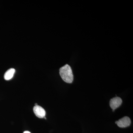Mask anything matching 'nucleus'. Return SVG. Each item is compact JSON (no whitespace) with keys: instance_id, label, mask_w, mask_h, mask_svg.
<instances>
[{"instance_id":"nucleus-1","label":"nucleus","mask_w":133,"mask_h":133,"mask_svg":"<svg viewBox=\"0 0 133 133\" xmlns=\"http://www.w3.org/2000/svg\"><path fill=\"white\" fill-rule=\"evenodd\" d=\"M59 74L63 80L68 83H71L73 81V74L71 66L66 64L59 69Z\"/></svg>"},{"instance_id":"nucleus-2","label":"nucleus","mask_w":133,"mask_h":133,"mask_svg":"<svg viewBox=\"0 0 133 133\" xmlns=\"http://www.w3.org/2000/svg\"><path fill=\"white\" fill-rule=\"evenodd\" d=\"M115 123L120 128L127 127L130 125L131 124V121L130 118L128 116H125L118 121L115 122Z\"/></svg>"},{"instance_id":"nucleus-3","label":"nucleus","mask_w":133,"mask_h":133,"mask_svg":"<svg viewBox=\"0 0 133 133\" xmlns=\"http://www.w3.org/2000/svg\"><path fill=\"white\" fill-rule=\"evenodd\" d=\"M122 102L121 98L118 97H115L110 100L109 103L110 107L112 109L113 111H114L115 109L120 106Z\"/></svg>"},{"instance_id":"nucleus-4","label":"nucleus","mask_w":133,"mask_h":133,"mask_svg":"<svg viewBox=\"0 0 133 133\" xmlns=\"http://www.w3.org/2000/svg\"><path fill=\"white\" fill-rule=\"evenodd\" d=\"M33 111L36 116L39 118H44L45 117L46 112L45 110L40 106H35L33 108Z\"/></svg>"},{"instance_id":"nucleus-5","label":"nucleus","mask_w":133,"mask_h":133,"mask_svg":"<svg viewBox=\"0 0 133 133\" xmlns=\"http://www.w3.org/2000/svg\"><path fill=\"white\" fill-rule=\"evenodd\" d=\"M15 72V70L13 68H11L9 69L8 70L5 72L4 75V78L5 80H9L11 79L14 77Z\"/></svg>"},{"instance_id":"nucleus-6","label":"nucleus","mask_w":133,"mask_h":133,"mask_svg":"<svg viewBox=\"0 0 133 133\" xmlns=\"http://www.w3.org/2000/svg\"><path fill=\"white\" fill-rule=\"evenodd\" d=\"M23 133H31L30 132H29L28 131H24Z\"/></svg>"},{"instance_id":"nucleus-7","label":"nucleus","mask_w":133,"mask_h":133,"mask_svg":"<svg viewBox=\"0 0 133 133\" xmlns=\"http://www.w3.org/2000/svg\"><path fill=\"white\" fill-rule=\"evenodd\" d=\"M35 106H36V105H37V104H36H36H35Z\"/></svg>"}]
</instances>
